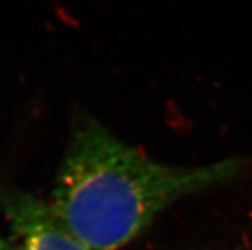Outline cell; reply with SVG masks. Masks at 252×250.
I'll list each match as a JSON object with an SVG mask.
<instances>
[{
    "mask_svg": "<svg viewBox=\"0 0 252 250\" xmlns=\"http://www.w3.org/2000/svg\"><path fill=\"white\" fill-rule=\"evenodd\" d=\"M246 166L237 157L193 167L161 164L81 115L50 204L87 249L117 250L140 236L166 207L233 179Z\"/></svg>",
    "mask_w": 252,
    "mask_h": 250,
    "instance_id": "cell-1",
    "label": "cell"
},
{
    "mask_svg": "<svg viewBox=\"0 0 252 250\" xmlns=\"http://www.w3.org/2000/svg\"><path fill=\"white\" fill-rule=\"evenodd\" d=\"M0 250H19V248L16 243H13L10 239L5 238L0 231Z\"/></svg>",
    "mask_w": 252,
    "mask_h": 250,
    "instance_id": "cell-2",
    "label": "cell"
}]
</instances>
